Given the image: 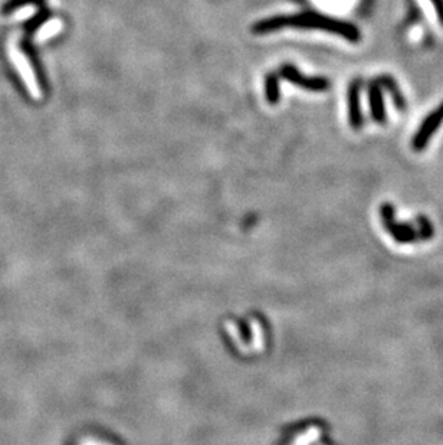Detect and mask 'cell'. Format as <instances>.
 Wrapping results in <instances>:
<instances>
[{"instance_id":"6","label":"cell","mask_w":443,"mask_h":445,"mask_svg":"<svg viewBox=\"0 0 443 445\" xmlns=\"http://www.w3.org/2000/svg\"><path fill=\"white\" fill-rule=\"evenodd\" d=\"M374 81L383 88V90H386L390 95H392V100L396 106V108L403 112L404 110L408 108V103H406V99H404V95L401 94L396 80L393 78V76L390 75H380L377 76V78H374Z\"/></svg>"},{"instance_id":"2","label":"cell","mask_w":443,"mask_h":445,"mask_svg":"<svg viewBox=\"0 0 443 445\" xmlns=\"http://www.w3.org/2000/svg\"><path fill=\"white\" fill-rule=\"evenodd\" d=\"M442 123H443V103L437 106L435 110H432L426 117L423 119V121L420 123L419 128L416 130L412 139V149L417 153L425 150L431 143L435 133L437 131V128L442 126Z\"/></svg>"},{"instance_id":"4","label":"cell","mask_w":443,"mask_h":445,"mask_svg":"<svg viewBox=\"0 0 443 445\" xmlns=\"http://www.w3.org/2000/svg\"><path fill=\"white\" fill-rule=\"evenodd\" d=\"M347 100H349V121L351 128L360 130L364 124V117L361 112V81L354 80L347 92Z\"/></svg>"},{"instance_id":"7","label":"cell","mask_w":443,"mask_h":445,"mask_svg":"<svg viewBox=\"0 0 443 445\" xmlns=\"http://www.w3.org/2000/svg\"><path fill=\"white\" fill-rule=\"evenodd\" d=\"M265 95L266 100L271 106L279 103V78L277 74H268L265 78Z\"/></svg>"},{"instance_id":"8","label":"cell","mask_w":443,"mask_h":445,"mask_svg":"<svg viewBox=\"0 0 443 445\" xmlns=\"http://www.w3.org/2000/svg\"><path fill=\"white\" fill-rule=\"evenodd\" d=\"M431 3L437 16V22L443 26V0H431Z\"/></svg>"},{"instance_id":"3","label":"cell","mask_w":443,"mask_h":445,"mask_svg":"<svg viewBox=\"0 0 443 445\" xmlns=\"http://www.w3.org/2000/svg\"><path fill=\"white\" fill-rule=\"evenodd\" d=\"M279 75L284 80L290 81L298 87H302L308 91L322 92L330 88V81L327 78H322V76H305L294 65L290 64L282 65V68L279 69Z\"/></svg>"},{"instance_id":"5","label":"cell","mask_w":443,"mask_h":445,"mask_svg":"<svg viewBox=\"0 0 443 445\" xmlns=\"http://www.w3.org/2000/svg\"><path fill=\"white\" fill-rule=\"evenodd\" d=\"M369 95V107L372 119L377 124H386L388 121V114H386V106H384V96H383V88L373 80L367 90Z\"/></svg>"},{"instance_id":"1","label":"cell","mask_w":443,"mask_h":445,"mask_svg":"<svg viewBox=\"0 0 443 445\" xmlns=\"http://www.w3.org/2000/svg\"><path fill=\"white\" fill-rule=\"evenodd\" d=\"M286 26L291 28H314L331 32L334 35L342 36L344 40L350 42H358L361 40V33L358 28L350 22L340 21V19L324 16L315 12H305L298 15H290V16H275L263 19V21L254 25L252 32L257 35L269 33L277 29H282Z\"/></svg>"}]
</instances>
